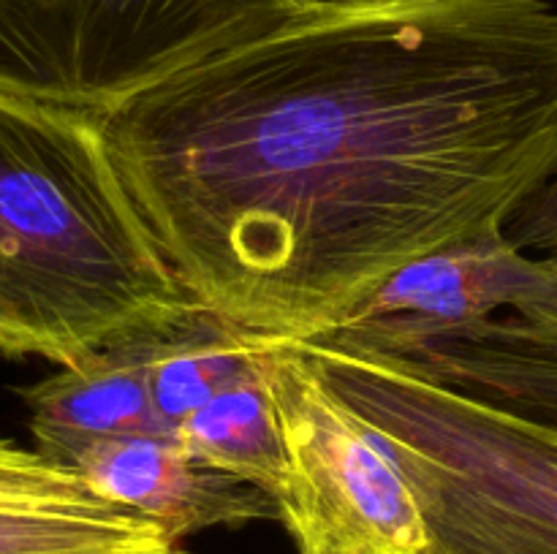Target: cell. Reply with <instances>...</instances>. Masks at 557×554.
Segmentation results:
<instances>
[{"label": "cell", "instance_id": "obj_1", "mask_svg": "<svg viewBox=\"0 0 557 554\" xmlns=\"http://www.w3.org/2000/svg\"><path fill=\"white\" fill-rule=\"evenodd\" d=\"M107 139L194 302L310 340L555 172L557 5H305L131 98Z\"/></svg>", "mask_w": 557, "mask_h": 554}, {"label": "cell", "instance_id": "obj_2", "mask_svg": "<svg viewBox=\"0 0 557 554\" xmlns=\"http://www.w3.org/2000/svg\"><path fill=\"white\" fill-rule=\"evenodd\" d=\"M107 117L0 85V356L58 367L183 320Z\"/></svg>", "mask_w": 557, "mask_h": 554}, {"label": "cell", "instance_id": "obj_3", "mask_svg": "<svg viewBox=\"0 0 557 554\" xmlns=\"http://www.w3.org/2000/svg\"><path fill=\"white\" fill-rule=\"evenodd\" d=\"M389 449L422 554H557V424L468 394L392 353L288 340Z\"/></svg>", "mask_w": 557, "mask_h": 554}, {"label": "cell", "instance_id": "obj_4", "mask_svg": "<svg viewBox=\"0 0 557 554\" xmlns=\"http://www.w3.org/2000/svg\"><path fill=\"white\" fill-rule=\"evenodd\" d=\"M261 364L288 456L277 511L299 554H422V508L384 443L288 340Z\"/></svg>", "mask_w": 557, "mask_h": 554}, {"label": "cell", "instance_id": "obj_5", "mask_svg": "<svg viewBox=\"0 0 557 554\" xmlns=\"http://www.w3.org/2000/svg\"><path fill=\"white\" fill-rule=\"evenodd\" d=\"M553 293H557L555 266L522 253L500 228L406 266L335 329L315 337L364 351L413 356Z\"/></svg>", "mask_w": 557, "mask_h": 554}, {"label": "cell", "instance_id": "obj_6", "mask_svg": "<svg viewBox=\"0 0 557 554\" xmlns=\"http://www.w3.org/2000/svg\"><path fill=\"white\" fill-rule=\"evenodd\" d=\"M0 554H188L76 467L0 438Z\"/></svg>", "mask_w": 557, "mask_h": 554}, {"label": "cell", "instance_id": "obj_7", "mask_svg": "<svg viewBox=\"0 0 557 554\" xmlns=\"http://www.w3.org/2000/svg\"><path fill=\"white\" fill-rule=\"evenodd\" d=\"M71 467L98 494L147 516L180 543L215 527L281 521L270 494L199 462L177 435L98 440Z\"/></svg>", "mask_w": 557, "mask_h": 554}, {"label": "cell", "instance_id": "obj_8", "mask_svg": "<svg viewBox=\"0 0 557 554\" xmlns=\"http://www.w3.org/2000/svg\"><path fill=\"white\" fill-rule=\"evenodd\" d=\"M150 337L101 348L22 389L33 449L71 465L98 440L177 435L152 394Z\"/></svg>", "mask_w": 557, "mask_h": 554}, {"label": "cell", "instance_id": "obj_9", "mask_svg": "<svg viewBox=\"0 0 557 554\" xmlns=\"http://www.w3.org/2000/svg\"><path fill=\"white\" fill-rule=\"evenodd\" d=\"M403 358L468 394L557 424V340L533 331L517 315L504 313L471 335Z\"/></svg>", "mask_w": 557, "mask_h": 554}, {"label": "cell", "instance_id": "obj_10", "mask_svg": "<svg viewBox=\"0 0 557 554\" xmlns=\"http://www.w3.org/2000/svg\"><path fill=\"white\" fill-rule=\"evenodd\" d=\"M177 438L196 459L261 489L275 503L286 489V443L261 356L207 405L190 413L177 427Z\"/></svg>", "mask_w": 557, "mask_h": 554}, {"label": "cell", "instance_id": "obj_11", "mask_svg": "<svg viewBox=\"0 0 557 554\" xmlns=\"http://www.w3.org/2000/svg\"><path fill=\"white\" fill-rule=\"evenodd\" d=\"M261 356V335L239 329L207 307L150 337V378L158 411L180 424L226 389Z\"/></svg>", "mask_w": 557, "mask_h": 554}, {"label": "cell", "instance_id": "obj_12", "mask_svg": "<svg viewBox=\"0 0 557 554\" xmlns=\"http://www.w3.org/2000/svg\"><path fill=\"white\" fill-rule=\"evenodd\" d=\"M79 0H0V85L69 106Z\"/></svg>", "mask_w": 557, "mask_h": 554}, {"label": "cell", "instance_id": "obj_13", "mask_svg": "<svg viewBox=\"0 0 557 554\" xmlns=\"http://www.w3.org/2000/svg\"><path fill=\"white\" fill-rule=\"evenodd\" d=\"M506 237L522 253L542 259L557 269V166L555 172L517 206L506 223Z\"/></svg>", "mask_w": 557, "mask_h": 554}, {"label": "cell", "instance_id": "obj_14", "mask_svg": "<svg viewBox=\"0 0 557 554\" xmlns=\"http://www.w3.org/2000/svg\"><path fill=\"white\" fill-rule=\"evenodd\" d=\"M305 5H326V3H346V0H299Z\"/></svg>", "mask_w": 557, "mask_h": 554}]
</instances>
